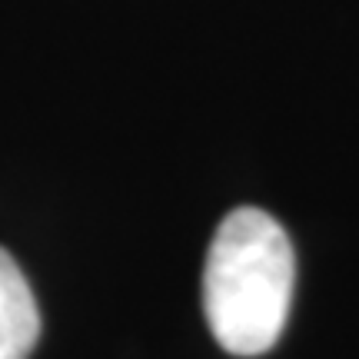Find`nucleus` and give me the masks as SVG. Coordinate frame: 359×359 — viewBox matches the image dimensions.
I'll return each instance as SVG.
<instances>
[{
    "mask_svg": "<svg viewBox=\"0 0 359 359\" xmlns=\"http://www.w3.org/2000/svg\"><path fill=\"white\" fill-rule=\"evenodd\" d=\"M296 283L293 243L276 219L240 206L217 226L203 266V309L217 343L259 356L283 336Z\"/></svg>",
    "mask_w": 359,
    "mask_h": 359,
    "instance_id": "obj_1",
    "label": "nucleus"
},
{
    "mask_svg": "<svg viewBox=\"0 0 359 359\" xmlns=\"http://www.w3.org/2000/svg\"><path fill=\"white\" fill-rule=\"evenodd\" d=\"M40 339V309L17 259L0 250V359H30Z\"/></svg>",
    "mask_w": 359,
    "mask_h": 359,
    "instance_id": "obj_2",
    "label": "nucleus"
}]
</instances>
